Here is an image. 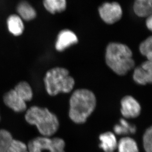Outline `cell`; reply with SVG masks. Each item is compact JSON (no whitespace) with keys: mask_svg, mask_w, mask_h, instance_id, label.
I'll return each mask as SVG.
<instances>
[{"mask_svg":"<svg viewBox=\"0 0 152 152\" xmlns=\"http://www.w3.org/2000/svg\"><path fill=\"white\" fill-rule=\"evenodd\" d=\"M105 60L113 72L120 76L125 75L135 66L133 53L126 45L110 42L106 48Z\"/></svg>","mask_w":152,"mask_h":152,"instance_id":"6da1fadb","label":"cell"},{"mask_svg":"<svg viewBox=\"0 0 152 152\" xmlns=\"http://www.w3.org/2000/svg\"><path fill=\"white\" fill-rule=\"evenodd\" d=\"M96 103V98L92 91L85 89L76 90L69 101V118L75 123H84L95 110Z\"/></svg>","mask_w":152,"mask_h":152,"instance_id":"7a4b0ae2","label":"cell"},{"mask_svg":"<svg viewBox=\"0 0 152 152\" xmlns=\"http://www.w3.org/2000/svg\"><path fill=\"white\" fill-rule=\"evenodd\" d=\"M25 117L28 123L37 126L43 136H52L59 129L57 117L46 108L32 106L27 111Z\"/></svg>","mask_w":152,"mask_h":152,"instance_id":"3957f363","label":"cell"},{"mask_svg":"<svg viewBox=\"0 0 152 152\" xmlns=\"http://www.w3.org/2000/svg\"><path fill=\"white\" fill-rule=\"evenodd\" d=\"M46 91L50 96L69 93L75 86V80L66 68L55 67L48 70L44 77Z\"/></svg>","mask_w":152,"mask_h":152,"instance_id":"277c9868","label":"cell"},{"mask_svg":"<svg viewBox=\"0 0 152 152\" xmlns=\"http://www.w3.org/2000/svg\"><path fill=\"white\" fill-rule=\"evenodd\" d=\"M33 96L32 88L28 82L21 81L15 88L4 94L3 99L5 104L16 112L26 110V102L31 101Z\"/></svg>","mask_w":152,"mask_h":152,"instance_id":"5b68a950","label":"cell"},{"mask_svg":"<svg viewBox=\"0 0 152 152\" xmlns=\"http://www.w3.org/2000/svg\"><path fill=\"white\" fill-rule=\"evenodd\" d=\"M65 142L60 138H50L43 136L35 138L28 144L29 152H42L48 150L50 152H65Z\"/></svg>","mask_w":152,"mask_h":152,"instance_id":"8992f818","label":"cell"},{"mask_svg":"<svg viewBox=\"0 0 152 152\" xmlns=\"http://www.w3.org/2000/svg\"><path fill=\"white\" fill-rule=\"evenodd\" d=\"M98 11L101 19L107 24H113L123 16L122 7L116 1L103 3L99 7Z\"/></svg>","mask_w":152,"mask_h":152,"instance_id":"52a82bcc","label":"cell"},{"mask_svg":"<svg viewBox=\"0 0 152 152\" xmlns=\"http://www.w3.org/2000/svg\"><path fill=\"white\" fill-rule=\"evenodd\" d=\"M134 80L138 84L146 85L152 82V63L147 60L134 69Z\"/></svg>","mask_w":152,"mask_h":152,"instance_id":"ba28073f","label":"cell"},{"mask_svg":"<svg viewBox=\"0 0 152 152\" xmlns=\"http://www.w3.org/2000/svg\"><path fill=\"white\" fill-rule=\"evenodd\" d=\"M121 112L124 117L129 119L137 117L141 113V106L139 102L131 96H124L121 102Z\"/></svg>","mask_w":152,"mask_h":152,"instance_id":"9c48e42d","label":"cell"},{"mask_svg":"<svg viewBox=\"0 0 152 152\" xmlns=\"http://www.w3.org/2000/svg\"><path fill=\"white\" fill-rule=\"evenodd\" d=\"M78 39L76 34L69 29H65L58 34L55 43V49L59 52L64 51L70 46L76 44Z\"/></svg>","mask_w":152,"mask_h":152,"instance_id":"30bf717a","label":"cell"},{"mask_svg":"<svg viewBox=\"0 0 152 152\" xmlns=\"http://www.w3.org/2000/svg\"><path fill=\"white\" fill-rule=\"evenodd\" d=\"M7 25L9 32L14 36L21 35L25 29L24 21L18 15H12L7 18Z\"/></svg>","mask_w":152,"mask_h":152,"instance_id":"8fae6325","label":"cell"},{"mask_svg":"<svg viewBox=\"0 0 152 152\" xmlns=\"http://www.w3.org/2000/svg\"><path fill=\"white\" fill-rule=\"evenodd\" d=\"M17 13L23 21H30L36 18L37 13L34 7L26 1H22L17 4Z\"/></svg>","mask_w":152,"mask_h":152,"instance_id":"7c38bea8","label":"cell"},{"mask_svg":"<svg viewBox=\"0 0 152 152\" xmlns=\"http://www.w3.org/2000/svg\"><path fill=\"white\" fill-rule=\"evenodd\" d=\"M99 147L104 152H114L117 148L118 142L115 135L111 132H106L99 137Z\"/></svg>","mask_w":152,"mask_h":152,"instance_id":"4fadbf2b","label":"cell"},{"mask_svg":"<svg viewBox=\"0 0 152 152\" xmlns=\"http://www.w3.org/2000/svg\"><path fill=\"white\" fill-rule=\"evenodd\" d=\"M152 0H135L133 5L134 12L139 17H147L152 15Z\"/></svg>","mask_w":152,"mask_h":152,"instance_id":"5bb4252c","label":"cell"},{"mask_svg":"<svg viewBox=\"0 0 152 152\" xmlns=\"http://www.w3.org/2000/svg\"><path fill=\"white\" fill-rule=\"evenodd\" d=\"M43 7L49 13L55 15L64 12L66 9V0H43Z\"/></svg>","mask_w":152,"mask_h":152,"instance_id":"9a60e30c","label":"cell"},{"mask_svg":"<svg viewBox=\"0 0 152 152\" xmlns=\"http://www.w3.org/2000/svg\"><path fill=\"white\" fill-rule=\"evenodd\" d=\"M117 148L119 152H139L135 141L129 137L121 138L118 143Z\"/></svg>","mask_w":152,"mask_h":152,"instance_id":"2e32d148","label":"cell"},{"mask_svg":"<svg viewBox=\"0 0 152 152\" xmlns=\"http://www.w3.org/2000/svg\"><path fill=\"white\" fill-rule=\"evenodd\" d=\"M114 131L118 135H125L134 134L136 132V128L134 125L129 123L125 119H121L120 124L114 126Z\"/></svg>","mask_w":152,"mask_h":152,"instance_id":"e0dca14e","label":"cell"},{"mask_svg":"<svg viewBox=\"0 0 152 152\" xmlns=\"http://www.w3.org/2000/svg\"><path fill=\"white\" fill-rule=\"evenodd\" d=\"M139 51L141 54L145 56L147 60H152V37L150 36L140 44Z\"/></svg>","mask_w":152,"mask_h":152,"instance_id":"ac0fdd59","label":"cell"},{"mask_svg":"<svg viewBox=\"0 0 152 152\" xmlns=\"http://www.w3.org/2000/svg\"><path fill=\"white\" fill-rule=\"evenodd\" d=\"M12 139L10 132L5 129H0V152H7Z\"/></svg>","mask_w":152,"mask_h":152,"instance_id":"d6986e66","label":"cell"},{"mask_svg":"<svg viewBox=\"0 0 152 152\" xmlns=\"http://www.w3.org/2000/svg\"><path fill=\"white\" fill-rule=\"evenodd\" d=\"M7 152H29L25 144L20 141L12 139Z\"/></svg>","mask_w":152,"mask_h":152,"instance_id":"ffe728a7","label":"cell"},{"mask_svg":"<svg viewBox=\"0 0 152 152\" xmlns=\"http://www.w3.org/2000/svg\"><path fill=\"white\" fill-rule=\"evenodd\" d=\"M143 147L146 152H152V128L150 126L145 131L143 137Z\"/></svg>","mask_w":152,"mask_h":152,"instance_id":"44dd1931","label":"cell"},{"mask_svg":"<svg viewBox=\"0 0 152 152\" xmlns=\"http://www.w3.org/2000/svg\"><path fill=\"white\" fill-rule=\"evenodd\" d=\"M146 25L149 30L151 31L152 30V15L147 17L146 21Z\"/></svg>","mask_w":152,"mask_h":152,"instance_id":"7402d4cb","label":"cell"}]
</instances>
